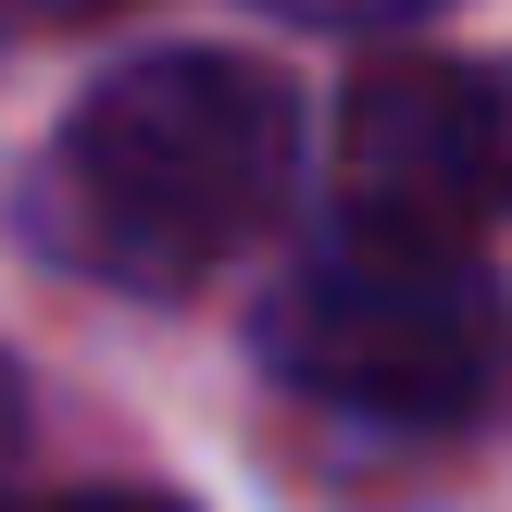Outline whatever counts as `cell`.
<instances>
[{"mask_svg":"<svg viewBox=\"0 0 512 512\" xmlns=\"http://www.w3.org/2000/svg\"><path fill=\"white\" fill-rule=\"evenodd\" d=\"M300 100L288 75L238 50H138L75 100V125L38 163V238L125 288H188L225 250H250L288 200Z\"/></svg>","mask_w":512,"mask_h":512,"instance_id":"cell-1","label":"cell"},{"mask_svg":"<svg viewBox=\"0 0 512 512\" xmlns=\"http://www.w3.org/2000/svg\"><path fill=\"white\" fill-rule=\"evenodd\" d=\"M338 175L363 200L350 225L463 250L475 213H512V100H500V75L438 63V50L363 63L350 75V113H338Z\"/></svg>","mask_w":512,"mask_h":512,"instance_id":"cell-3","label":"cell"},{"mask_svg":"<svg viewBox=\"0 0 512 512\" xmlns=\"http://www.w3.org/2000/svg\"><path fill=\"white\" fill-rule=\"evenodd\" d=\"M0 512H188L163 488H63V500H0Z\"/></svg>","mask_w":512,"mask_h":512,"instance_id":"cell-4","label":"cell"},{"mask_svg":"<svg viewBox=\"0 0 512 512\" xmlns=\"http://www.w3.org/2000/svg\"><path fill=\"white\" fill-rule=\"evenodd\" d=\"M263 363L288 388L338 400V413H375V425H463L512 375V313L475 250L338 225L263 300Z\"/></svg>","mask_w":512,"mask_h":512,"instance_id":"cell-2","label":"cell"},{"mask_svg":"<svg viewBox=\"0 0 512 512\" xmlns=\"http://www.w3.org/2000/svg\"><path fill=\"white\" fill-rule=\"evenodd\" d=\"M13 450H25V375L0 363V475H13Z\"/></svg>","mask_w":512,"mask_h":512,"instance_id":"cell-5","label":"cell"}]
</instances>
